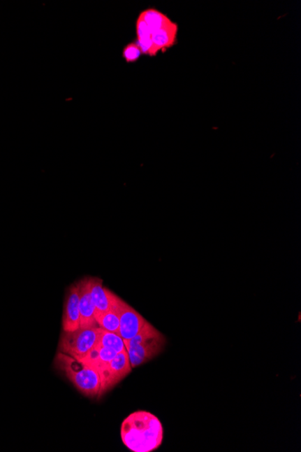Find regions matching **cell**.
I'll return each instance as SVG.
<instances>
[{"mask_svg": "<svg viewBox=\"0 0 301 452\" xmlns=\"http://www.w3.org/2000/svg\"><path fill=\"white\" fill-rule=\"evenodd\" d=\"M121 439L133 452L154 451L163 442V425L154 414L145 411H135L123 421Z\"/></svg>", "mask_w": 301, "mask_h": 452, "instance_id": "cell-1", "label": "cell"}, {"mask_svg": "<svg viewBox=\"0 0 301 452\" xmlns=\"http://www.w3.org/2000/svg\"><path fill=\"white\" fill-rule=\"evenodd\" d=\"M54 366L85 397H99L101 394V376L94 367L77 360L61 352L54 358Z\"/></svg>", "mask_w": 301, "mask_h": 452, "instance_id": "cell-2", "label": "cell"}, {"mask_svg": "<svg viewBox=\"0 0 301 452\" xmlns=\"http://www.w3.org/2000/svg\"><path fill=\"white\" fill-rule=\"evenodd\" d=\"M98 338V327L79 328L74 332L61 333L58 351L82 360L89 351L96 348Z\"/></svg>", "mask_w": 301, "mask_h": 452, "instance_id": "cell-3", "label": "cell"}, {"mask_svg": "<svg viewBox=\"0 0 301 452\" xmlns=\"http://www.w3.org/2000/svg\"><path fill=\"white\" fill-rule=\"evenodd\" d=\"M98 371L101 383V394H99V397H101L105 392L112 389L115 386L119 384L121 380L131 373L132 367L127 351L117 353L110 363L105 365Z\"/></svg>", "mask_w": 301, "mask_h": 452, "instance_id": "cell-4", "label": "cell"}, {"mask_svg": "<svg viewBox=\"0 0 301 452\" xmlns=\"http://www.w3.org/2000/svg\"><path fill=\"white\" fill-rule=\"evenodd\" d=\"M166 342V338L161 333L160 335L140 342L135 347L127 350L132 369L141 366L158 356L163 351Z\"/></svg>", "mask_w": 301, "mask_h": 452, "instance_id": "cell-5", "label": "cell"}, {"mask_svg": "<svg viewBox=\"0 0 301 452\" xmlns=\"http://www.w3.org/2000/svg\"><path fill=\"white\" fill-rule=\"evenodd\" d=\"M117 309L119 314V334L124 341H129L140 332L147 320L122 299H119Z\"/></svg>", "mask_w": 301, "mask_h": 452, "instance_id": "cell-6", "label": "cell"}, {"mask_svg": "<svg viewBox=\"0 0 301 452\" xmlns=\"http://www.w3.org/2000/svg\"><path fill=\"white\" fill-rule=\"evenodd\" d=\"M102 283L103 281L101 279L97 277H89V288H91L92 302L95 307V319L110 309L116 306L119 299L110 290L105 288Z\"/></svg>", "mask_w": 301, "mask_h": 452, "instance_id": "cell-7", "label": "cell"}, {"mask_svg": "<svg viewBox=\"0 0 301 452\" xmlns=\"http://www.w3.org/2000/svg\"><path fill=\"white\" fill-rule=\"evenodd\" d=\"M77 285L79 290L80 328L98 327L95 319V307L89 288V277L80 280Z\"/></svg>", "mask_w": 301, "mask_h": 452, "instance_id": "cell-8", "label": "cell"}, {"mask_svg": "<svg viewBox=\"0 0 301 452\" xmlns=\"http://www.w3.org/2000/svg\"><path fill=\"white\" fill-rule=\"evenodd\" d=\"M80 323L79 290L77 283H74L68 289L66 300L64 302V332H74L80 328Z\"/></svg>", "mask_w": 301, "mask_h": 452, "instance_id": "cell-9", "label": "cell"}, {"mask_svg": "<svg viewBox=\"0 0 301 452\" xmlns=\"http://www.w3.org/2000/svg\"><path fill=\"white\" fill-rule=\"evenodd\" d=\"M178 32L179 26L172 21L169 26L161 28L152 34V40L158 54L160 52H166L176 45L178 41Z\"/></svg>", "mask_w": 301, "mask_h": 452, "instance_id": "cell-10", "label": "cell"}, {"mask_svg": "<svg viewBox=\"0 0 301 452\" xmlns=\"http://www.w3.org/2000/svg\"><path fill=\"white\" fill-rule=\"evenodd\" d=\"M139 15L145 22L148 27L150 28L152 34L161 29V28L169 26L172 22L168 15L154 8L145 9Z\"/></svg>", "mask_w": 301, "mask_h": 452, "instance_id": "cell-11", "label": "cell"}, {"mask_svg": "<svg viewBox=\"0 0 301 452\" xmlns=\"http://www.w3.org/2000/svg\"><path fill=\"white\" fill-rule=\"evenodd\" d=\"M96 347L108 348L116 351L117 353L126 350L124 339L119 333L108 332L99 327L98 343Z\"/></svg>", "mask_w": 301, "mask_h": 452, "instance_id": "cell-12", "label": "cell"}, {"mask_svg": "<svg viewBox=\"0 0 301 452\" xmlns=\"http://www.w3.org/2000/svg\"><path fill=\"white\" fill-rule=\"evenodd\" d=\"M117 354V352L112 350L96 347L89 351L87 356L80 361H82L83 363L91 365V366L98 370L102 367H104L105 365L110 363Z\"/></svg>", "mask_w": 301, "mask_h": 452, "instance_id": "cell-13", "label": "cell"}, {"mask_svg": "<svg viewBox=\"0 0 301 452\" xmlns=\"http://www.w3.org/2000/svg\"><path fill=\"white\" fill-rule=\"evenodd\" d=\"M117 307H119V302H117L116 306L110 309L101 316L96 318V322H97L99 328L108 330V332L119 333V314Z\"/></svg>", "mask_w": 301, "mask_h": 452, "instance_id": "cell-14", "label": "cell"}, {"mask_svg": "<svg viewBox=\"0 0 301 452\" xmlns=\"http://www.w3.org/2000/svg\"><path fill=\"white\" fill-rule=\"evenodd\" d=\"M142 55L141 49L139 48L138 43L135 42L127 43L123 49L122 56L127 64L138 62Z\"/></svg>", "mask_w": 301, "mask_h": 452, "instance_id": "cell-15", "label": "cell"}, {"mask_svg": "<svg viewBox=\"0 0 301 452\" xmlns=\"http://www.w3.org/2000/svg\"><path fill=\"white\" fill-rule=\"evenodd\" d=\"M136 40L152 38V32L145 22L138 15L135 22Z\"/></svg>", "mask_w": 301, "mask_h": 452, "instance_id": "cell-16", "label": "cell"}]
</instances>
